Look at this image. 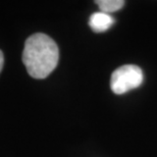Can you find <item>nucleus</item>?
<instances>
[{
	"instance_id": "f257e3e1",
	"label": "nucleus",
	"mask_w": 157,
	"mask_h": 157,
	"mask_svg": "<svg viewBox=\"0 0 157 157\" xmlns=\"http://www.w3.org/2000/svg\"><path fill=\"white\" fill-rule=\"evenodd\" d=\"M58 60V46L49 36L37 33L27 39L23 51V62L32 78H47L57 67Z\"/></svg>"
},
{
	"instance_id": "f03ea898",
	"label": "nucleus",
	"mask_w": 157,
	"mask_h": 157,
	"mask_svg": "<svg viewBox=\"0 0 157 157\" xmlns=\"http://www.w3.org/2000/svg\"><path fill=\"white\" fill-rule=\"evenodd\" d=\"M143 71L138 65L125 64L117 68L112 73L110 88L114 94L121 95L140 87L143 83Z\"/></svg>"
},
{
	"instance_id": "7ed1b4c3",
	"label": "nucleus",
	"mask_w": 157,
	"mask_h": 157,
	"mask_svg": "<svg viewBox=\"0 0 157 157\" xmlns=\"http://www.w3.org/2000/svg\"><path fill=\"white\" fill-rule=\"evenodd\" d=\"M114 24V18L110 14L102 11L94 12L89 18V26L95 33H103L110 29Z\"/></svg>"
},
{
	"instance_id": "20e7f679",
	"label": "nucleus",
	"mask_w": 157,
	"mask_h": 157,
	"mask_svg": "<svg viewBox=\"0 0 157 157\" xmlns=\"http://www.w3.org/2000/svg\"><path fill=\"white\" fill-rule=\"evenodd\" d=\"M95 3L98 4L100 11L108 14L119 10L124 6V1L122 0H97Z\"/></svg>"
},
{
	"instance_id": "39448f33",
	"label": "nucleus",
	"mask_w": 157,
	"mask_h": 157,
	"mask_svg": "<svg viewBox=\"0 0 157 157\" xmlns=\"http://www.w3.org/2000/svg\"><path fill=\"white\" fill-rule=\"evenodd\" d=\"M3 64H4V56H3L2 51L0 50V73H1L3 68Z\"/></svg>"
}]
</instances>
